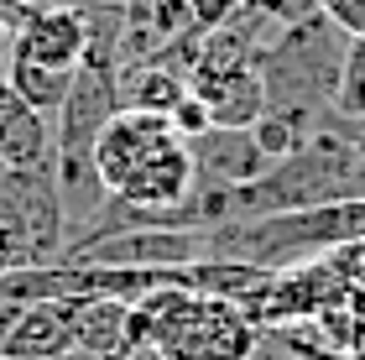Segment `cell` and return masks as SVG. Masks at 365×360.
<instances>
[{
    "label": "cell",
    "mask_w": 365,
    "mask_h": 360,
    "mask_svg": "<svg viewBox=\"0 0 365 360\" xmlns=\"http://www.w3.org/2000/svg\"><path fill=\"white\" fill-rule=\"evenodd\" d=\"M89 162L99 188L115 199L152 209H178L193 199L188 141L173 130L168 115H152V110H115L110 125L94 136Z\"/></svg>",
    "instance_id": "cell-1"
},
{
    "label": "cell",
    "mask_w": 365,
    "mask_h": 360,
    "mask_svg": "<svg viewBox=\"0 0 365 360\" xmlns=\"http://www.w3.org/2000/svg\"><path fill=\"white\" fill-rule=\"evenodd\" d=\"M350 240H365V199H334V204H313V209H282V215L214 225L209 256L282 272V267H297V261L329 256L334 245H350Z\"/></svg>",
    "instance_id": "cell-2"
},
{
    "label": "cell",
    "mask_w": 365,
    "mask_h": 360,
    "mask_svg": "<svg viewBox=\"0 0 365 360\" xmlns=\"http://www.w3.org/2000/svg\"><path fill=\"white\" fill-rule=\"evenodd\" d=\"M344 53H350V37H344L329 16L308 11V16H297V21H287L267 42V53L256 58L261 89H267V110H277V115H303V120L334 110Z\"/></svg>",
    "instance_id": "cell-3"
},
{
    "label": "cell",
    "mask_w": 365,
    "mask_h": 360,
    "mask_svg": "<svg viewBox=\"0 0 365 360\" xmlns=\"http://www.w3.org/2000/svg\"><path fill=\"white\" fill-rule=\"evenodd\" d=\"M256 334L235 303L182 287H157L130 303V345H157L173 360H245Z\"/></svg>",
    "instance_id": "cell-4"
},
{
    "label": "cell",
    "mask_w": 365,
    "mask_h": 360,
    "mask_svg": "<svg viewBox=\"0 0 365 360\" xmlns=\"http://www.w3.org/2000/svg\"><path fill=\"white\" fill-rule=\"evenodd\" d=\"M63 245H68V220H63L53 168L6 173L0 178V277L47 267L63 256Z\"/></svg>",
    "instance_id": "cell-5"
},
{
    "label": "cell",
    "mask_w": 365,
    "mask_h": 360,
    "mask_svg": "<svg viewBox=\"0 0 365 360\" xmlns=\"http://www.w3.org/2000/svg\"><path fill=\"white\" fill-rule=\"evenodd\" d=\"M209 256V230H120L105 240L68 245L58 261H94V267H188Z\"/></svg>",
    "instance_id": "cell-6"
},
{
    "label": "cell",
    "mask_w": 365,
    "mask_h": 360,
    "mask_svg": "<svg viewBox=\"0 0 365 360\" xmlns=\"http://www.w3.org/2000/svg\"><path fill=\"white\" fill-rule=\"evenodd\" d=\"M188 157H193V193H230V188H245L256 183L261 173L272 168L267 152L256 146L251 125H209L204 136L188 141Z\"/></svg>",
    "instance_id": "cell-7"
},
{
    "label": "cell",
    "mask_w": 365,
    "mask_h": 360,
    "mask_svg": "<svg viewBox=\"0 0 365 360\" xmlns=\"http://www.w3.org/2000/svg\"><path fill=\"white\" fill-rule=\"evenodd\" d=\"M84 42L89 37H84V11H78V6H21L6 58L73 73L78 58H84Z\"/></svg>",
    "instance_id": "cell-8"
},
{
    "label": "cell",
    "mask_w": 365,
    "mask_h": 360,
    "mask_svg": "<svg viewBox=\"0 0 365 360\" xmlns=\"http://www.w3.org/2000/svg\"><path fill=\"white\" fill-rule=\"evenodd\" d=\"M188 94H198L214 125H256L267 115V89H261L256 63H193Z\"/></svg>",
    "instance_id": "cell-9"
},
{
    "label": "cell",
    "mask_w": 365,
    "mask_h": 360,
    "mask_svg": "<svg viewBox=\"0 0 365 360\" xmlns=\"http://www.w3.org/2000/svg\"><path fill=\"white\" fill-rule=\"evenodd\" d=\"M73 308H78V298L21 303L6 345H0V360H63V355H73Z\"/></svg>",
    "instance_id": "cell-10"
},
{
    "label": "cell",
    "mask_w": 365,
    "mask_h": 360,
    "mask_svg": "<svg viewBox=\"0 0 365 360\" xmlns=\"http://www.w3.org/2000/svg\"><path fill=\"white\" fill-rule=\"evenodd\" d=\"M0 168L6 173L53 168V120L31 110L6 78H0Z\"/></svg>",
    "instance_id": "cell-11"
},
{
    "label": "cell",
    "mask_w": 365,
    "mask_h": 360,
    "mask_svg": "<svg viewBox=\"0 0 365 360\" xmlns=\"http://www.w3.org/2000/svg\"><path fill=\"white\" fill-rule=\"evenodd\" d=\"M130 345V303L120 298H78L73 308V355L115 360Z\"/></svg>",
    "instance_id": "cell-12"
},
{
    "label": "cell",
    "mask_w": 365,
    "mask_h": 360,
    "mask_svg": "<svg viewBox=\"0 0 365 360\" xmlns=\"http://www.w3.org/2000/svg\"><path fill=\"white\" fill-rule=\"evenodd\" d=\"M188 94V78L178 68H162V63H141V68L120 73V105L125 110H152V115H168V110Z\"/></svg>",
    "instance_id": "cell-13"
},
{
    "label": "cell",
    "mask_w": 365,
    "mask_h": 360,
    "mask_svg": "<svg viewBox=\"0 0 365 360\" xmlns=\"http://www.w3.org/2000/svg\"><path fill=\"white\" fill-rule=\"evenodd\" d=\"M0 78H6V84L21 94L31 110H42L47 120L58 115L63 94H68V84H73V73H63V68H42V63H21V58H6Z\"/></svg>",
    "instance_id": "cell-14"
},
{
    "label": "cell",
    "mask_w": 365,
    "mask_h": 360,
    "mask_svg": "<svg viewBox=\"0 0 365 360\" xmlns=\"http://www.w3.org/2000/svg\"><path fill=\"white\" fill-rule=\"evenodd\" d=\"M334 115L344 120H365V37L350 42L339 68V94H334Z\"/></svg>",
    "instance_id": "cell-15"
},
{
    "label": "cell",
    "mask_w": 365,
    "mask_h": 360,
    "mask_svg": "<svg viewBox=\"0 0 365 360\" xmlns=\"http://www.w3.org/2000/svg\"><path fill=\"white\" fill-rule=\"evenodd\" d=\"M329 267L339 272V282L350 287V298H355V303H365V240L334 245V251H329Z\"/></svg>",
    "instance_id": "cell-16"
},
{
    "label": "cell",
    "mask_w": 365,
    "mask_h": 360,
    "mask_svg": "<svg viewBox=\"0 0 365 360\" xmlns=\"http://www.w3.org/2000/svg\"><path fill=\"white\" fill-rule=\"evenodd\" d=\"M313 11L329 16V21H334L350 42L365 37V0H313Z\"/></svg>",
    "instance_id": "cell-17"
},
{
    "label": "cell",
    "mask_w": 365,
    "mask_h": 360,
    "mask_svg": "<svg viewBox=\"0 0 365 360\" xmlns=\"http://www.w3.org/2000/svg\"><path fill=\"white\" fill-rule=\"evenodd\" d=\"M168 120H173V130L182 141H193V136H204V130L214 125L209 120V110H204V100H198V94H182V100L168 110Z\"/></svg>",
    "instance_id": "cell-18"
},
{
    "label": "cell",
    "mask_w": 365,
    "mask_h": 360,
    "mask_svg": "<svg viewBox=\"0 0 365 360\" xmlns=\"http://www.w3.org/2000/svg\"><path fill=\"white\" fill-rule=\"evenodd\" d=\"M182 6H188V11H193V21L209 31V26L230 21V16H235V11L245 6V0H182Z\"/></svg>",
    "instance_id": "cell-19"
},
{
    "label": "cell",
    "mask_w": 365,
    "mask_h": 360,
    "mask_svg": "<svg viewBox=\"0 0 365 360\" xmlns=\"http://www.w3.org/2000/svg\"><path fill=\"white\" fill-rule=\"evenodd\" d=\"M16 16H21V6H0V63H6V53H11V31H16Z\"/></svg>",
    "instance_id": "cell-20"
},
{
    "label": "cell",
    "mask_w": 365,
    "mask_h": 360,
    "mask_svg": "<svg viewBox=\"0 0 365 360\" xmlns=\"http://www.w3.org/2000/svg\"><path fill=\"white\" fill-rule=\"evenodd\" d=\"M115 360H173V355H162L157 345H125V350L115 355Z\"/></svg>",
    "instance_id": "cell-21"
},
{
    "label": "cell",
    "mask_w": 365,
    "mask_h": 360,
    "mask_svg": "<svg viewBox=\"0 0 365 360\" xmlns=\"http://www.w3.org/2000/svg\"><path fill=\"white\" fill-rule=\"evenodd\" d=\"M16 6H94V0H16Z\"/></svg>",
    "instance_id": "cell-22"
},
{
    "label": "cell",
    "mask_w": 365,
    "mask_h": 360,
    "mask_svg": "<svg viewBox=\"0 0 365 360\" xmlns=\"http://www.w3.org/2000/svg\"><path fill=\"white\" fill-rule=\"evenodd\" d=\"M63 360H94V355H63Z\"/></svg>",
    "instance_id": "cell-23"
},
{
    "label": "cell",
    "mask_w": 365,
    "mask_h": 360,
    "mask_svg": "<svg viewBox=\"0 0 365 360\" xmlns=\"http://www.w3.org/2000/svg\"><path fill=\"white\" fill-rule=\"evenodd\" d=\"M0 68H6V63H0Z\"/></svg>",
    "instance_id": "cell-24"
}]
</instances>
